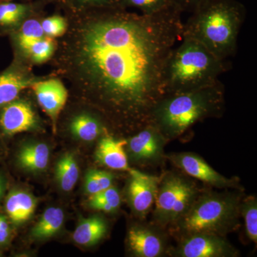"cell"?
<instances>
[{
	"mask_svg": "<svg viewBox=\"0 0 257 257\" xmlns=\"http://www.w3.org/2000/svg\"><path fill=\"white\" fill-rule=\"evenodd\" d=\"M175 6L153 15L117 6L64 15L50 74L68 84L69 96L92 106L110 133L132 135L150 123L165 96L167 59L183 32Z\"/></svg>",
	"mask_w": 257,
	"mask_h": 257,
	"instance_id": "1",
	"label": "cell"
},
{
	"mask_svg": "<svg viewBox=\"0 0 257 257\" xmlns=\"http://www.w3.org/2000/svg\"><path fill=\"white\" fill-rule=\"evenodd\" d=\"M224 92V85L219 80L195 90L166 94L154 107L150 122L168 143L179 140L197 123L222 116Z\"/></svg>",
	"mask_w": 257,
	"mask_h": 257,
	"instance_id": "2",
	"label": "cell"
},
{
	"mask_svg": "<svg viewBox=\"0 0 257 257\" xmlns=\"http://www.w3.org/2000/svg\"><path fill=\"white\" fill-rule=\"evenodd\" d=\"M246 8L236 0H206L183 24L182 37L202 44L219 60L234 57Z\"/></svg>",
	"mask_w": 257,
	"mask_h": 257,
	"instance_id": "3",
	"label": "cell"
},
{
	"mask_svg": "<svg viewBox=\"0 0 257 257\" xmlns=\"http://www.w3.org/2000/svg\"><path fill=\"white\" fill-rule=\"evenodd\" d=\"M244 195L238 189L220 192L205 186L187 212L167 231L176 241L201 233L226 236L239 229L240 204Z\"/></svg>",
	"mask_w": 257,
	"mask_h": 257,
	"instance_id": "4",
	"label": "cell"
},
{
	"mask_svg": "<svg viewBox=\"0 0 257 257\" xmlns=\"http://www.w3.org/2000/svg\"><path fill=\"white\" fill-rule=\"evenodd\" d=\"M226 70V61L219 60L199 42L182 37L180 45L174 47L166 63L165 95L215 84Z\"/></svg>",
	"mask_w": 257,
	"mask_h": 257,
	"instance_id": "5",
	"label": "cell"
},
{
	"mask_svg": "<svg viewBox=\"0 0 257 257\" xmlns=\"http://www.w3.org/2000/svg\"><path fill=\"white\" fill-rule=\"evenodd\" d=\"M204 188L178 170L164 172L160 177L151 221L168 230L187 212Z\"/></svg>",
	"mask_w": 257,
	"mask_h": 257,
	"instance_id": "6",
	"label": "cell"
},
{
	"mask_svg": "<svg viewBox=\"0 0 257 257\" xmlns=\"http://www.w3.org/2000/svg\"><path fill=\"white\" fill-rule=\"evenodd\" d=\"M31 89H27L14 100L0 106V134L7 137L44 130L43 121L34 100Z\"/></svg>",
	"mask_w": 257,
	"mask_h": 257,
	"instance_id": "7",
	"label": "cell"
},
{
	"mask_svg": "<svg viewBox=\"0 0 257 257\" xmlns=\"http://www.w3.org/2000/svg\"><path fill=\"white\" fill-rule=\"evenodd\" d=\"M125 151L128 162L141 167H157L165 162L168 141L152 123L128 135Z\"/></svg>",
	"mask_w": 257,
	"mask_h": 257,
	"instance_id": "8",
	"label": "cell"
},
{
	"mask_svg": "<svg viewBox=\"0 0 257 257\" xmlns=\"http://www.w3.org/2000/svg\"><path fill=\"white\" fill-rule=\"evenodd\" d=\"M166 158L184 175L202 182L206 187L244 191L237 177H224L216 172L202 157L194 152L166 154Z\"/></svg>",
	"mask_w": 257,
	"mask_h": 257,
	"instance_id": "9",
	"label": "cell"
},
{
	"mask_svg": "<svg viewBox=\"0 0 257 257\" xmlns=\"http://www.w3.org/2000/svg\"><path fill=\"white\" fill-rule=\"evenodd\" d=\"M130 226L126 234V245L132 256L162 257L167 256L170 247L168 231L152 221L138 219Z\"/></svg>",
	"mask_w": 257,
	"mask_h": 257,
	"instance_id": "10",
	"label": "cell"
},
{
	"mask_svg": "<svg viewBox=\"0 0 257 257\" xmlns=\"http://www.w3.org/2000/svg\"><path fill=\"white\" fill-rule=\"evenodd\" d=\"M171 257H237L239 251L226 239L217 234H195L177 240L167 253Z\"/></svg>",
	"mask_w": 257,
	"mask_h": 257,
	"instance_id": "11",
	"label": "cell"
},
{
	"mask_svg": "<svg viewBox=\"0 0 257 257\" xmlns=\"http://www.w3.org/2000/svg\"><path fill=\"white\" fill-rule=\"evenodd\" d=\"M126 197L130 207L138 219H147L156 200L160 177L132 168L128 171Z\"/></svg>",
	"mask_w": 257,
	"mask_h": 257,
	"instance_id": "12",
	"label": "cell"
},
{
	"mask_svg": "<svg viewBox=\"0 0 257 257\" xmlns=\"http://www.w3.org/2000/svg\"><path fill=\"white\" fill-rule=\"evenodd\" d=\"M37 104L45 111L52 122V131L57 133V122L69 99V90L60 77L48 74L45 79L32 86Z\"/></svg>",
	"mask_w": 257,
	"mask_h": 257,
	"instance_id": "13",
	"label": "cell"
},
{
	"mask_svg": "<svg viewBox=\"0 0 257 257\" xmlns=\"http://www.w3.org/2000/svg\"><path fill=\"white\" fill-rule=\"evenodd\" d=\"M83 106L69 111L65 121L67 133L84 143H93L107 133H111L100 113L82 102Z\"/></svg>",
	"mask_w": 257,
	"mask_h": 257,
	"instance_id": "14",
	"label": "cell"
},
{
	"mask_svg": "<svg viewBox=\"0 0 257 257\" xmlns=\"http://www.w3.org/2000/svg\"><path fill=\"white\" fill-rule=\"evenodd\" d=\"M47 76L36 75L30 64L13 59L10 65L0 72V106L14 100Z\"/></svg>",
	"mask_w": 257,
	"mask_h": 257,
	"instance_id": "15",
	"label": "cell"
},
{
	"mask_svg": "<svg viewBox=\"0 0 257 257\" xmlns=\"http://www.w3.org/2000/svg\"><path fill=\"white\" fill-rule=\"evenodd\" d=\"M52 4V0H0V37L9 36L28 19L46 13L45 8Z\"/></svg>",
	"mask_w": 257,
	"mask_h": 257,
	"instance_id": "16",
	"label": "cell"
},
{
	"mask_svg": "<svg viewBox=\"0 0 257 257\" xmlns=\"http://www.w3.org/2000/svg\"><path fill=\"white\" fill-rule=\"evenodd\" d=\"M46 15L47 13H42L28 19L8 36L13 50V59L28 63L30 49L34 44L45 37L41 26V19Z\"/></svg>",
	"mask_w": 257,
	"mask_h": 257,
	"instance_id": "17",
	"label": "cell"
},
{
	"mask_svg": "<svg viewBox=\"0 0 257 257\" xmlns=\"http://www.w3.org/2000/svg\"><path fill=\"white\" fill-rule=\"evenodd\" d=\"M126 139L107 133L98 140L95 151L96 160L113 170L128 172L131 170L125 151Z\"/></svg>",
	"mask_w": 257,
	"mask_h": 257,
	"instance_id": "18",
	"label": "cell"
},
{
	"mask_svg": "<svg viewBox=\"0 0 257 257\" xmlns=\"http://www.w3.org/2000/svg\"><path fill=\"white\" fill-rule=\"evenodd\" d=\"M37 201L30 193L16 189L10 192L5 201V211L15 225L23 224L33 215Z\"/></svg>",
	"mask_w": 257,
	"mask_h": 257,
	"instance_id": "19",
	"label": "cell"
},
{
	"mask_svg": "<svg viewBox=\"0 0 257 257\" xmlns=\"http://www.w3.org/2000/svg\"><path fill=\"white\" fill-rule=\"evenodd\" d=\"M50 148L44 143H30L21 147L18 155V163L23 170L41 172L46 170L50 161Z\"/></svg>",
	"mask_w": 257,
	"mask_h": 257,
	"instance_id": "20",
	"label": "cell"
},
{
	"mask_svg": "<svg viewBox=\"0 0 257 257\" xmlns=\"http://www.w3.org/2000/svg\"><path fill=\"white\" fill-rule=\"evenodd\" d=\"M108 231L105 219L99 216L83 219L74 230L72 239L74 242L85 246H93L99 243Z\"/></svg>",
	"mask_w": 257,
	"mask_h": 257,
	"instance_id": "21",
	"label": "cell"
},
{
	"mask_svg": "<svg viewBox=\"0 0 257 257\" xmlns=\"http://www.w3.org/2000/svg\"><path fill=\"white\" fill-rule=\"evenodd\" d=\"M64 220V214L59 207H50L43 213L38 222L32 228L31 235L36 239H45L59 232Z\"/></svg>",
	"mask_w": 257,
	"mask_h": 257,
	"instance_id": "22",
	"label": "cell"
},
{
	"mask_svg": "<svg viewBox=\"0 0 257 257\" xmlns=\"http://www.w3.org/2000/svg\"><path fill=\"white\" fill-rule=\"evenodd\" d=\"M56 179L64 192H71L78 181L79 166L73 154L67 153L61 157L55 170Z\"/></svg>",
	"mask_w": 257,
	"mask_h": 257,
	"instance_id": "23",
	"label": "cell"
},
{
	"mask_svg": "<svg viewBox=\"0 0 257 257\" xmlns=\"http://www.w3.org/2000/svg\"><path fill=\"white\" fill-rule=\"evenodd\" d=\"M119 0H52L56 10L64 15L79 14L99 8L116 6Z\"/></svg>",
	"mask_w": 257,
	"mask_h": 257,
	"instance_id": "24",
	"label": "cell"
},
{
	"mask_svg": "<svg viewBox=\"0 0 257 257\" xmlns=\"http://www.w3.org/2000/svg\"><path fill=\"white\" fill-rule=\"evenodd\" d=\"M240 215L244 220L245 234L250 241L257 243V198L245 196L240 204Z\"/></svg>",
	"mask_w": 257,
	"mask_h": 257,
	"instance_id": "25",
	"label": "cell"
},
{
	"mask_svg": "<svg viewBox=\"0 0 257 257\" xmlns=\"http://www.w3.org/2000/svg\"><path fill=\"white\" fill-rule=\"evenodd\" d=\"M57 40L45 37L34 44L30 50L28 63L34 66L42 65L50 62L57 50Z\"/></svg>",
	"mask_w": 257,
	"mask_h": 257,
	"instance_id": "26",
	"label": "cell"
},
{
	"mask_svg": "<svg viewBox=\"0 0 257 257\" xmlns=\"http://www.w3.org/2000/svg\"><path fill=\"white\" fill-rule=\"evenodd\" d=\"M116 6L126 10L136 8L144 15L156 14L172 7H178L176 0H119Z\"/></svg>",
	"mask_w": 257,
	"mask_h": 257,
	"instance_id": "27",
	"label": "cell"
},
{
	"mask_svg": "<svg viewBox=\"0 0 257 257\" xmlns=\"http://www.w3.org/2000/svg\"><path fill=\"white\" fill-rule=\"evenodd\" d=\"M114 179L110 172L92 169L86 174L84 189L89 196L94 195L113 186Z\"/></svg>",
	"mask_w": 257,
	"mask_h": 257,
	"instance_id": "28",
	"label": "cell"
},
{
	"mask_svg": "<svg viewBox=\"0 0 257 257\" xmlns=\"http://www.w3.org/2000/svg\"><path fill=\"white\" fill-rule=\"evenodd\" d=\"M68 19L63 13L56 10L54 14L45 15L41 19V26L45 37L59 39L63 36L68 28Z\"/></svg>",
	"mask_w": 257,
	"mask_h": 257,
	"instance_id": "29",
	"label": "cell"
},
{
	"mask_svg": "<svg viewBox=\"0 0 257 257\" xmlns=\"http://www.w3.org/2000/svg\"><path fill=\"white\" fill-rule=\"evenodd\" d=\"M90 199H95V200L101 201L109 204L114 208L116 211L119 209L121 205V196L117 188L111 186L109 188L102 191V192L97 193L94 195L89 196Z\"/></svg>",
	"mask_w": 257,
	"mask_h": 257,
	"instance_id": "30",
	"label": "cell"
},
{
	"mask_svg": "<svg viewBox=\"0 0 257 257\" xmlns=\"http://www.w3.org/2000/svg\"><path fill=\"white\" fill-rule=\"evenodd\" d=\"M205 1L206 0H176V3L182 13L187 12L192 13Z\"/></svg>",
	"mask_w": 257,
	"mask_h": 257,
	"instance_id": "31",
	"label": "cell"
},
{
	"mask_svg": "<svg viewBox=\"0 0 257 257\" xmlns=\"http://www.w3.org/2000/svg\"><path fill=\"white\" fill-rule=\"evenodd\" d=\"M10 227L6 216L0 214V245L8 243L10 238Z\"/></svg>",
	"mask_w": 257,
	"mask_h": 257,
	"instance_id": "32",
	"label": "cell"
},
{
	"mask_svg": "<svg viewBox=\"0 0 257 257\" xmlns=\"http://www.w3.org/2000/svg\"><path fill=\"white\" fill-rule=\"evenodd\" d=\"M5 190V179L2 176H0V199L3 197Z\"/></svg>",
	"mask_w": 257,
	"mask_h": 257,
	"instance_id": "33",
	"label": "cell"
},
{
	"mask_svg": "<svg viewBox=\"0 0 257 257\" xmlns=\"http://www.w3.org/2000/svg\"><path fill=\"white\" fill-rule=\"evenodd\" d=\"M3 142H2L1 134H0V157H1L2 156V154H3Z\"/></svg>",
	"mask_w": 257,
	"mask_h": 257,
	"instance_id": "34",
	"label": "cell"
},
{
	"mask_svg": "<svg viewBox=\"0 0 257 257\" xmlns=\"http://www.w3.org/2000/svg\"><path fill=\"white\" fill-rule=\"evenodd\" d=\"M13 1L28 2V1H31V0H13Z\"/></svg>",
	"mask_w": 257,
	"mask_h": 257,
	"instance_id": "35",
	"label": "cell"
}]
</instances>
